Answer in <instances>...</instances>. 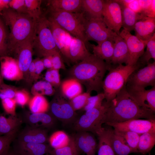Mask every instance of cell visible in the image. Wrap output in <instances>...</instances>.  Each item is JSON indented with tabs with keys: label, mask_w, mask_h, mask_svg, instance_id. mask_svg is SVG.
<instances>
[{
	"label": "cell",
	"mask_w": 155,
	"mask_h": 155,
	"mask_svg": "<svg viewBox=\"0 0 155 155\" xmlns=\"http://www.w3.org/2000/svg\"><path fill=\"white\" fill-rule=\"evenodd\" d=\"M46 155H50V154H46Z\"/></svg>",
	"instance_id": "cell-60"
},
{
	"label": "cell",
	"mask_w": 155,
	"mask_h": 155,
	"mask_svg": "<svg viewBox=\"0 0 155 155\" xmlns=\"http://www.w3.org/2000/svg\"><path fill=\"white\" fill-rule=\"evenodd\" d=\"M27 13L36 21L42 14L41 8L42 0H25Z\"/></svg>",
	"instance_id": "cell-41"
},
{
	"label": "cell",
	"mask_w": 155,
	"mask_h": 155,
	"mask_svg": "<svg viewBox=\"0 0 155 155\" xmlns=\"http://www.w3.org/2000/svg\"><path fill=\"white\" fill-rule=\"evenodd\" d=\"M6 155H20L15 152L12 149H11L10 148L8 152Z\"/></svg>",
	"instance_id": "cell-58"
},
{
	"label": "cell",
	"mask_w": 155,
	"mask_h": 155,
	"mask_svg": "<svg viewBox=\"0 0 155 155\" xmlns=\"http://www.w3.org/2000/svg\"><path fill=\"white\" fill-rule=\"evenodd\" d=\"M45 80L50 83L53 87L58 88L61 82L59 70L53 68L48 69L44 77Z\"/></svg>",
	"instance_id": "cell-45"
},
{
	"label": "cell",
	"mask_w": 155,
	"mask_h": 155,
	"mask_svg": "<svg viewBox=\"0 0 155 155\" xmlns=\"http://www.w3.org/2000/svg\"><path fill=\"white\" fill-rule=\"evenodd\" d=\"M105 99L103 92L98 93L96 95L89 97L83 107V110L85 111L94 108L100 107L102 105L103 101Z\"/></svg>",
	"instance_id": "cell-43"
},
{
	"label": "cell",
	"mask_w": 155,
	"mask_h": 155,
	"mask_svg": "<svg viewBox=\"0 0 155 155\" xmlns=\"http://www.w3.org/2000/svg\"><path fill=\"white\" fill-rule=\"evenodd\" d=\"M18 89L4 83L0 85V98H14Z\"/></svg>",
	"instance_id": "cell-46"
},
{
	"label": "cell",
	"mask_w": 155,
	"mask_h": 155,
	"mask_svg": "<svg viewBox=\"0 0 155 155\" xmlns=\"http://www.w3.org/2000/svg\"><path fill=\"white\" fill-rule=\"evenodd\" d=\"M9 31L0 14V57L9 56Z\"/></svg>",
	"instance_id": "cell-37"
},
{
	"label": "cell",
	"mask_w": 155,
	"mask_h": 155,
	"mask_svg": "<svg viewBox=\"0 0 155 155\" xmlns=\"http://www.w3.org/2000/svg\"><path fill=\"white\" fill-rule=\"evenodd\" d=\"M3 83V78L0 73V85Z\"/></svg>",
	"instance_id": "cell-59"
},
{
	"label": "cell",
	"mask_w": 155,
	"mask_h": 155,
	"mask_svg": "<svg viewBox=\"0 0 155 155\" xmlns=\"http://www.w3.org/2000/svg\"><path fill=\"white\" fill-rule=\"evenodd\" d=\"M114 130L116 133L123 139L130 148L134 150L136 153L138 152L137 147L141 135L130 131Z\"/></svg>",
	"instance_id": "cell-38"
},
{
	"label": "cell",
	"mask_w": 155,
	"mask_h": 155,
	"mask_svg": "<svg viewBox=\"0 0 155 155\" xmlns=\"http://www.w3.org/2000/svg\"><path fill=\"white\" fill-rule=\"evenodd\" d=\"M127 7L136 13H140L141 12V9L138 0H133L129 4Z\"/></svg>",
	"instance_id": "cell-54"
},
{
	"label": "cell",
	"mask_w": 155,
	"mask_h": 155,
	"mask_svg": "<svg viewBox=\"0 0 155 155\" xmlns=\"http://www.w3.org/2000/svg\"><path fill=\"white\" fill-rule=\"evenodd\" d=\"M23 122L20 116L10 115L7 118L0 113V136L19 130Z\"/></svg>",
	"instance_id": "cell-26"
},
{
	"label": "cell",
	"mask_w": 155,
	"mask_h": 155,
	"mask_svg": "<svg viewBox=\"0 0 155 155\" xmlns=\"http://www.w3.org/2000/svg\"><path fill=\"white\" fill-rule=\"evenodd\" d=\"M55 90L52 86L45 80L37 81L31 87V92L33 96L37 95L51 96Z\"/></svg>",
	"instance_id": "cell-36"
},
{
	"label": "cell",
	"mask_w": 155,
	"mask_h": 155,
	"mask_svg": "<svg viewBox=\"0 0 155 155\" xmlns=\"http://www.w3.org/2000/svg\"><path fill=\"white\" fill-rule=\"evenodd\" d=\"M66 99L63 96L56 95L49 103V113L64 124L74 123L77 115Z\"/></svg>",
	"instance_id": "cell-10"
},
{
	"label": "cell",
	"mask_w": 155,
	"mask_h": 155,
	"mask_svg": "<svg viewBox=\"0 0 155 155\" xmlns=\"http://www.w3.org/2000/svg\"><path fill=\"white\" fill-rule=\"evenodd\" d=\"M16 140L18 141L36 144H46L48 142L46 129L27 125L18 133Z\"/></svg>",
	"instance_id": "cell-18"
},
{
	"label": "cell",
	"mask_w": 155,
	"mask_h": 155,
	"mask_svg": "<svg viewBox=\"0 0 155 155\" xmlns=\"http://www.w3.org/2000/svg\"><path fill=\"white\" fill-rule=\"evenodd\" d=\"M49 23L52 35L56 46L62 54L65 35L67 32L52 18L46 16Z\"/></svg>",
	"instance_id": "cell-32"
},
{
	"label": "cell",
	"mask_w": 155,
	"mask_h": 155,
	"mask_svg": "<svg viewBox=\"0 0 155 155\" xmlns=\"http://www.w3.org/2000/svg\"><path fill=\"white\" fill-rule=\"evenodd\" d=\"M90 93L86 92L78 95L70 100L69 102L73 110L75 111L83 108L85 105Z\"/></svg>",
	"instance_id": "cell-44"
},
{
	"label": "cell",
	"mask_w": 155,
	"mask_h": 155,
	"mask_svg": "<svg viewBox=\"0 0 155 155\" xmlns=\"http://www.w3.org/2000/svg\"><path fill=\"white\" fill-rule=\"evenodd\" d=\"M107 65L103 60L93 54L90 55L74 65L71 69L72 78L84 85L86 92L93 91L101 92L103 78L107 70Z\"/></svg>",
	"instance_id": "cell-2"
},
{
	"label": "cell",
	"mask_w": 155,
	"mask_h": 155,
	"mask_svg": "<svg viewBox=\"0 0 155 155\" xmlns=\"http://www.w3.org/2000/svg\"><path fill=\"white\" fill-rule=\"evenodd\" d=\"M155 144V131L147 132L140 137L138 147V152L145 154L150 152Z\"/></svg>",
	"instance_id": "cell-34"
},
{
	"label": "cell",
	"mask_w": 155,
	"mask_h": 155,
	"mask_svg": "<svg viewBox=\"0 0 155 155\" xmlns=\"http://www.w3.org/2000/svg\"><path fill=\"white\" fill-rule=\"evenodd\" d=\"M119 35L125 40L128 48L129 54L128 65H135L144 54L147 43L124 29L120 32Z\"/></svg>",
	"instance_id": "cell-14"
},
{
	"label": "cell",
	"mask_w": 155,
	"mask_h": 155,
	"mask_svg": "<svg viewBox=\"0 0 155 155\" xmlns=\"http://www.w3.org/2000/svg\"><path fill=\"white\" fill-rule=\"evenodd\" d=\"M114 38L106 40L97 45H91L93 54L104 61L108 65H111L114 51Z\"/></svg>",
	"instance_id": "cell-25"
},
{
	"label": "cell",
	"mask_w": 155,
	"mask_h": 155,
	"mask_svg": "<svg viewBox=\"0 0 155 155\" xmlns=\"http://www.w3.org/2000/svg\"><path fill=\"white\" fill-rule=\"evenodd\" d=\"M86 41L96 42L98 44L110 39H113L117 34L108 28L103 20L87 19L85 27Z\"/></svg>",
	"instance_id": "cell-9"
},
{
	"label": "cell",
	"mask_w": 155,
	"mask_h": 155,
	"mask_svg": "<svg viewBox=\"0 0 155 155\" xmlns=\"http://www.w3.org/2000/svg\"><path fill=\"white\" fill-rule=\"evenodd\" d=\"M47 2L48 6L54 9L73 13L82 11V0H50Z\"/></svg>",
	"instance_id": "cell-28"
},
{
	"label": "cell",
	"mask_w": 155,
	"mask_h": 155,
	"mask_svg": "<svg viewBox=\"0 0 155 155\" xmlns=\"http://www.w3.org/2000/svg\"><path fill=\"white\" fill-rule=\"evenodd\" d=\"M155 86V61L149 63L144 68L134 71L128 78L126 88L144 89L148 86Z\"/></svg>",
	"instance_id": "cell-8"
},
{
	"label": "cell",
	"mask_w": 155,
	"mask_h": 155,
	"mask_svg": "<svg viewBox=\"0 0 155 155\" xmlns=\"http://www.w3.org/2000/svg\"><path fill=\"white\" fill-rule=\"evenodd\" d=\"M32 45L33 53L40 58L52 56L60 52L55 44L49 22L45 15L42 14L35 21Z\"/></svg>",
	"instance_id": "cell-5"
},
{
	"label": "cell",
	"mask_w": 155,
	"mask_h": 155,
	"mask_svg": "<svg viewBox=\"0 0 155 155\" xmlns=\"http://www.w3.org/2000/svg\"><path fill=\"white\" fill-rule=\"evenodd\" d=\"M73 136L80 152H83L86 155H95L98 145L92 133L88 132L78 131Z\"/></svg>",
	"instance_id": "cell-20"
},
{
	"label": "cell",
	"mask_w": 155,
	"mask_h": 155,
	"mask_svg": "<svg viewBox=\"0 0 155 155\" xmlns=\"http://www.w3.org/2000/svg\"><path fill=\"white\" fill-rule=\"evenodd\" d=\"M108 104L101 121L102 125L141 118L155 119V113L140 106L127 92L126 85Z\"/></svg>",
	"instance_id": "cell-1"
},
{
	"label": "cell",
	"mask_w": 155,
	"mask_h": 155,
	"mask_svg": "<svg viewBox=\"0 0 155 155\" xmlns=\"http://www.w3.org/2000/svg\"><path fill=\"white\" fill-rule=\"evenodd\" d=\"M9 28V56L14 49L23 42L32 38L35 23L28 14L18 13L9 7L0 13Z\"/></svg>",
	"instance_id": "cell-3"
},
{
	"label": "cell",
	"mask_w": 155,
	"mask_h": 155,
	"mask_svg": "<svg viewBox=\"0 0 155 155\" xmlns=\"http://www.w3.org/2000/svg\"><path fill=\"white\" fill-rule=\"evenodd\" d=\"M110 129L102 127L97 135L99 140L98 155H116L110 139Z\"/></svg>",
	"instance_id": "cell-29"
},
{
	"label": "cell",
	"mask_w": 155,
	"mask_h": 155,
	"mask_svg": "<svg viewBox=\"0 0 155 155\" xmlns=\"http://www.w3.org/2000/svg\"><path fill=\"white\" fill-rule=\"evenodd\" d=\"M52 68L59 70L60 69H65V66L60 52H57L52 56Z\"/></svg>",
	"instance_id": "cell-50"
},
{
	"label": "cell",
	"mask_w": 155,
	"mask_h": 155,
	"mask_svg": "<svg viewBox=\"0 0 155 155\" xmlns=\"http://www.w3.org/2000/svg\"><path fill=\"white\" fill-rule=\"evenodd\" d=\"M80 152L73 136L70 137L69 142L67 146L60 149H53L49 154L51 155H79Z\"/></svg>",
	"instance_id": "cell-40"
},
{
	"label": "cell",
	"mask_w": 155,
	"mask_h": 155,
	"mask_svg": "<svg viewBox=\"0 0 155 155\" xmlns=\"http://www.w3.org/2000/svg\"><path fill=\"white\" fill-rule=\"evenodd\" d=\"M10 1L8 0H0V13L9 7V4Z\"/></svg>",
	"instance_id": "cell-57"
},
{
	"label": "cell",
	"mask_w": 155,
	"mask_h": 155,
	"mask_svg": "<svg viewBox=\"0 0 155 155\" xmlns=\"http://www.w3.org/2000/svg\"><path fill=\"white\" fill-rule=\"evenodd\" d=\"M33 60L35 66L34 82H36L40 78L42 72L45 68L42 59L37 57Z\"/></svg>",
	"instance_id": "cell-51"
},
{
	"label": "cell",
	"mask_w": 155,
	"mask_h": 155,
	"mask_svg": "<svg viewBox=\"0 0 155 155\" xmlns=\"http://www.w3.org/2000/svg\"><path fill=\"white\" fill-rule=\"evenodd\" d=\"M70 141L69 137L62 131H56L49 138V144L53 149H59L67 146Z\"/></svg>",
	"instance_id": "cell-35"
},
{
	"label": "cell",
	"mask_w": 155,
	"mask_h": 155,
	"mask_svg": "<svg viewBox=\"0 0 155 155\" xmlns=\"http://www.w3.org/2000/svg\"><path fill=\"white\" fill-rule=\"evenodd\" d=\"M142 66L138 62L134 65L119 64L107 66L109 72L103 80L102 86L107 103H110L115 98L126 85L130 75Z\"/></svg>",
	"instance_id": "cell-4"
},
{
	"label": "cell",
	"mask_w": 155,
	"mask_h": 155,
	"mask_svg": "<svg viewBox=\"0 0 155 155\" xmlns=\"http://www.w3.org/2000/svg\"><path fill=\"white\" fill-rule=\"evenodd\" d=\"M13 150L20 155H44L49 154L53 149L49 144L13 141Z\"/></svg>",
	"instance_id": "cell-19"
},
{
	"label": "cell",
	"mask_w": 155,
	"mask_h": 155,
	"mask_svg": "<svg viewBox=\"0 0 155 155\" xmlns=\"http://www.w3.org/2000/svg\"><path fill=\"white\" fill-rule=\"evenodd\" d=\"M135 36L147 43L155 34V18L145 17L138 20L134 30Z\"/></svg>",
	"instance_id": "cell-21"
},
{
	"label": "cell",
	"mask_w": 155,
	"mask_h": 155,
	"mask_svg": "<svg viewBox=\"0 0 155 155\" xmlns=\"http://www.w3.org/2000/svg\"><path fill=\"white\" fill-rule=\"evenodd\" d=\"M103 20L107 27L119 35L122 27L121 8L115 0H104Z\"/></svg>",
	"instance_id": "cell-11"
},
{
	"label": "cell",
	"mask_w": 155,
	"mask_h": 155,
	"mask_svg": "<svg viewBox=\"0 0 155 155\" xmlns=\"http://www.w3.org/2000/svg\"><path fill=\"white\" fill-rule=\"evenodd\" d=\"M146 49L137 62L141 65H144L149 63L150 60L152 59L155 60V34L147 43Z\"/></svg>",
	"instance_id": "cell-39"
},
{
	"label": "cell",
	"mask_w": 155,
	"mask_h": 155,
	"mask_svg": "<svg viewBox=\"0 0 155 155\" xmlns=\"http://www.w3.org/2000/svg\"><path fill=\"white\" fill-rule=\"evenodd\" d=\"M35 64L34 60H32L28 69L26 82L29 84H32L34 82L35 76Z\"/></svg>",
	"instance_id": "cell-52"
},
{
	"label": "cell",
	"mask_w": 155,
	"mask_h": 155,
	"mask_svg": "<svg viewBox=\"0 0 155 155\" xmlns=\"http://www.w3.org/2000/svg\"><path fill=\"white\" fill-rule=\"evenodd\" d=\"M110 137L116 155H128L136 152L126 144L123 139L116 133L114 129H110Z\"/></svg>",
	"instance_id": "cell-31"
},
{
	"label": "cell",
	"mask_w": 155,
	"mask_h": 155,
	"mask_svg": "<svg viewBox=\"0 0 155 155\" xmlns=\"http://www.w3.org/2000/svg\"><path fill=\"white\" fill-rule=\"evenodd\" d=\"M2 107L5 112L11 115L15 116L17 103L14 98H6L1 100Z\"/></svg>",
	"instance_id": "cell-47"
},
{
	"label": "cell",
	"mask_w": 155,
	"mask_h": 155,
	"mask_svg": "<svg viewBox=\"0 0 155 155\" xmlns=\"http://www.w3.org/2000/svg\"><path fill=\"white\" fill-rule=\"evenodd\" d=\"M17 104L24 107L28 103L30 98L29 92L25 89H19L17 91L14 98Z\"/></svg>",
	"instance_id": "cell-48"
},
{
	"label": "cell",
	"mask_w": 155,
	"mask_h": 155,
	"mask_svg": "<svg viewBox=\"0 0 155 155\" xmlns=\"http://www.w3.org/2000/svg\"><path fill=\"white\" fill-rule=\"evenodd\" d=\"M19 130L0 136V155H6L10 148V145L16 138Z\"/></svg>",
	"instance_id": "cell-42"
},
{
	"label": "cell",
	"mask_w": 155,
	"mask_h": 155,
	"mask_svg": "<svg viewBox=\"0 0 155 155\" xmlns=\"http://www.w3.org/2000/svg\"><path fill=\"white\" fill-rule=\"evenodd\" d=\"M28 103L30 110L32 113H45L49 110V103L43 96H34Z\"/></svg>",
	"instance_id": "cell-33"
},
{
	"label": "cell",
	"mask_w": 155,
	"mask_h": 155,
	"mask_svg": "<svg viewBox=\"0 0 155 155\" xmlns=\"http://www.w3.org/2000/svg\"><path fill=\"white\" fill-rule=\"evenodd\" d=\"M126 89L140 106L155 113V86L148 90L127 88Z\"/></svg>",
	"instance_id": "cell-17"
},
{
	"label": "cell",
	"mask_w": 155,
	"mask_h": 155,
	"mask_svg": "<svg viewBox=\"0 0 155 155\" xmlns=\"http://www.w3.org/2000/svg\"><path fill=\"white\" fill-rule=\"evenodd\" d=\"M60 86L62 95L70 100L82 92V84L78 80L73 78L64 80L61 83Z\"/></svg>",
	"instance_id": "cell-27"
},
{
	"label": "cell",
	"mask_w": 155,
	"mask_h": 155,
	"mask_svg": "<svg viewBox=\"0 0 155 155\" xmlns=\"http://www.w3.org/2000/svg\"><path fill=\"white\" fill-rule=\"evenodd\" d=\"M113 55L111 64L114 65L125 63L128 64L129 54L128 48L124 39L117 34L114 37Z\"/></svg>",
	"instance_id": "cell-22"
},
{
	"label": "cell",
	"mask_w": 155,
	"mask_h": 155,
	"mask_svg": "<svg viewBox=\"0 0 155 155\" xmlns=\"http://www.w3.org/2000/svg\"><path fill=\"white\" fill-rule=\"evenodd\" d=\"M140 13L144 17L155 18V0H153L150 5Z\"/></svg>",
	"instance_id": "cell-53"
},
{
	"label": "cell",
	"mask_w": 155,
	"mask_h": 155,
	"mask_svg": "<svg viewBox=\"0 0 155 155\" xmlns=\"http://www.w3.org/2000/svg\"><path fill=\"white\" fill-rule=\"evenodd\" d=\"M42 59L45 68L49 69L53 68L52 56L44 57Z\"/></svg>",
	"instance_id": "cell-55"
},
{
	"label": "cell",
	"mask_w": 155,
	"mask_h": 155,
	"mask_svg": "<svg viewBox=\"0 0 155 155\" xmlns=\"http://www.w3.org/2000/svg\"><path fill=\"white\" fill-rule=\"evenodd\" d=\"M33 54L32 38L23 42L16 47L11 52V55L17 60L19 67L22 72L24 79L26 80L28 68L32 62Z\"/></svg>",
	"instance_id": "cell-13"
},
{
	"label": "cell",
	"mask_w": 155,
	"mask_h": 155,
	"mask_svg": "<svg viewBox=\"0 0 155 155\" xmlns=\"http://www.w3.org/2000/svg\"><path fill=\"white\" fill-rule=\"evenodd\" d=\"M9 7L20 13L28 14L25 0H11L9 4Z\"/></svg>",
	"instance_id": "cell-49"
},
{
	"label": "cell",
	"mask_w": 155,
	"mask_h": 155,
	"mask_svg": "<svg viewBox=\"0 0 155 155\" xmlns=\"http://www.w3.org/2000/svg\"><path fill=\"white\" fill-rule=\"evenodd\" d=\"M0 63V73L3 78L12 81L24 79L23 73L14 58L9 56L1 57Z\"/></svg>",
	"instance_id": "cell-15"
},
{
	"label": "cell",
	"mask_w": 155,
	"mask_h": 155,
	"mask_svg": "<svg viewBox=\"0 0 155 155\" xmlns=\"http://www.w3.org/2000/svg\"><path fill=\"white\" fill-rule=\"evenodd\" d=\"M23 122L27 125L44 129H50L55 126L56 119L50 113H33L26 111L21 115Z\"/></svg>",
	"instance_id": "cell-16"
},
{
	"label": "cell",
	"mask_w": 155,
	"mask_h": 155,
	"mask_svg": "<svg viewBox=\"0 0 155 155\" xmlns=\"http://www.w3.org/2000/svg\"><path fill=\"white\" fill-rule=\"evenodd\" d=\"M108 105L105 101L100 107L86 111L74 122V130L77 132H90L97 135L102 129L101 122Z\"/></svg>",
	"instance_id": "cell-7"
},
{
	"label": "cell",
	"mask_w": 155,
	"mask_h": 155,
	"mask_svg": "<svg viewBox=\"0 0 155 155\" xmlns=\"http://www.w3.org/2000/svg\"><path fill=\"white\" fill-rule=\"evenodd\" d=\"M105 124L113 127L116 131H130L140 135L155 131V119H133L123 122Z\"/></svg>",
	"instance_id": "cell-12"
},
{
	"label": "cell",
	"mask_w": 155,
	"mask_h": 155,
	"mask_svg": "<svg viewBox=\"0 0 155 155\" xmlns=\"http://www.w3.org/2000/svg\"><path fill=\"white\" fill-rule=\"evenodd\" d=\"M153 1V0H138L141 9V12L149 7L152 3Z\"/></svg>",
	"instance_id": "cell-56"
},
{
	"label": "cell",
	"mask_w": 155,
	"mask_h": 155,
	"mask_svg": "<svg viewBox=\"0 0 155 155\" xmlns=\"http://www.w3.org/2000/svg\"><path fill=\"white\" fill-rule=\"evenodd\" d=\"M104 0H82L81 10L87 20H103Z\"/></svg>",
	"instance_id": "cell-23"
},
{
	"label": "cell",
	"mask_w": 155,
	"mask_h": 155,
	"mask_svg": "<svg viewBox=\"0 0 155 155\" xmlns=\"http://www.w3.org/2000/svg\"><path fill=\"white\" fill-rule=\"evenodd\" d=\"M47 14V16L53 19L67 32L86 44L85 27L87 19L83 11L70 12L48 6Z\"/></svg>",
	"instance_id": "cell-6"
},
{
	"label": "cell",
	"mask_w": 155,
	"mask_h": 155,
	"mask_svg": "<svg viewBox=\"0 0 155 155\" xmlns=\"http://www.w3.org/2000/svg\"><path fill=\"white\" fill-rule=\"evenodd\" d=\"M119 5L121 11L122 27L124 29L130 32L134 30L137 21L145 17L140 13L135 12L127 6Z\"/></svg>",
	"instance_id": "cell-30"
},
{
	"label": "cell",
	"mask_w": 155,
	"mask_h": 155,
	"mask_svg": "<svg viewBox=\"0 0 155 155\" xmlns=\"http://www.w3.org/2000/svg\"><path fill=\"white\" fill-rule=\"evenodd\" d=\"M91 54L82 40L73 37L69 47L67 59L73 62H76L82 60Z\"/></svg>",
	"instance_id": "cell-24"
}]
</instances>
